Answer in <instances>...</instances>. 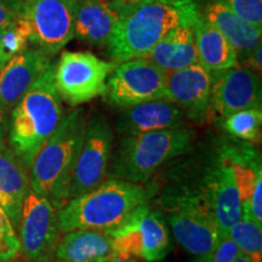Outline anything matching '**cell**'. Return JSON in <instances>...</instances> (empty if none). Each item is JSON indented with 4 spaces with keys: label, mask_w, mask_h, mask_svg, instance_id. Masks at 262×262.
Listing matches in <instances>:
<instances>
[{
    "label": "cell",
    "mask_w": 262,
    "mask_h": 262,
    "mask_svg": "<svg viewBox=\"0 0 262 262\" xmlns=\"http://www.w3.org/2000/svg\"><path fill=\"white\" fill-rule=\"evenodd\" d=\"M201 11L194 0H146L123 14L107 44L114 63L145 57L172 29L193 27Z\"/></svg>",
    "instance_id": "6da1fadb"
},
{
    "label": "cell",
    "mask_w": 262,
    "mask_h": 262,
    "mask_svg": "<svg viewBox=\"0 0 262 262\" xmlns=\"http://www.w3.org/2000/svg\"><path fill=\"white\" fill-rule=\"evenodd\" d=\"M54 66L39 77L10 112L8 146L27 170L64 116L54 84Z\"/></svg>",
    "instance_id": "7a4b0ae2"
},
{
    "label": "cell",
    "mask_w": 262,
    "mask_h": 262,
    "mask_svg": "<svg viewBox=\"0 0 262 262\" xmlns=\"http://www.w3.org/2000/svg\"><path fill=\"white\" fill-rule=\"evenodd\" d=\"M149 193L141 183L108 179L91 191L68 201L57 210L61 233L73 229L111 232L148 203Z\"/></svg>",
    "instance_id": "3957f363"
},
{
    "label": "cell",
    "mask_w": 262,
    "mask_h": 262,
    "mask_svg": "<svg viewBox=\"0 0 262 262\" xmlns=\"http://www.w3.org/2000/svg\"><path fill=\"white\" fill-rule=\"evenodd\" d=\"M85 124L81 110H73L63 116L56 131L38 150L28 168L31 188L48 198L57 210L70 201Z\"/></svg>",
    "instance_id": "277c9868"
},
{
    "label": "cell",
    "mask_w": 262,
    "mask_h": 262,
    "mask_svg": "<svg viewBox=\"0 0 262 262\" xmlns=\"http://www.w3.org/2000/svg\"><path fill=\"white\" fill-rule=\"evenodd\" d=\"M193 133L183 126L124 136L111 157L107 178L146 183L165 163L185 155Z\"/></svg>",
    "instance_id": "5b68a950"
},
{
    "label": "cell",
    "mask_w": 262,
    "mask_h": 262,
    "mask_svg": "<svg viewBox=\"0 0 262 262\" xmlns=\"http://www.w3.org/2000/svg\"><path fill=\"white\" fill-rule=\"evenodd\" d=\"M162 204L176 242L189 254L206 262L221 234L202 181L195 187L183 186L163 195Z\"/></svg>",
    "instance_id": "8992f818"
},
{
    "label": "cell",
    "mask_w": 262,
    "mask_h": 262,
    "mask_svg": "<svg viewBox=\"0 0 262 262\" xmlns=\"http://www.w3.org/2000/svg\"><path fill=\"white\" fill-rule=\"evenodd\" d=\"M116 64L91 52L63 51L54 66V84L58 96L75 107L104 95L107 79Z\"/></svg>",
    "instance_id": "52a82bcc"
},
{
    "label": "cell",
    "mask_w": 262,
    "mask_h": 262,
    "mask_svg": "<svg viewBox=\"0 0 262 262\" xmlns=\"http://www.w3.org/2000/svg\"><path fill=\"white\" fill-rule=\"evenodd\" d=\"M107 101L119 108L156 100H169L166 72L146 58H134L116 64L107 79Z\"/></svg>",
    "instance_id": "ba28073f"
},
{
    "label": "cell",
    "mask_w": 262,
    "mask_h": 262,
    "mask_svg": "<svg viewBox=\"0 0 262 262\" xmlns=\"http://www.w3.org/2000/svg\"><path fill=\"white\" fill-rule=\"evenodd\" d=\"M16 232L22 257L29 262L51 260L61 234L57 209L31 188L22 205Z\"/></svg>",
    "instance_id": "9c48e42d"
},
{
    "label": "cell",
    "mask_w": 262,
    "mask_h": 262,
    "mask_svg": "<svg viewBox=\"0 0 262 262\" xmlns=\"http://www.w3.org/2000/svg\"><path fill=\"white\" fill-rule=\"evenodd\" d=\"M114 253L130 255L147 262L163 260L169 253L165 221L148 203L137 208L122 226L108 232Z\"/></svg>",
    "instance_id": "30bf717a"
},
{
    "label": "cell",
    "mask_w": 262,
    "mask_h": 262,
    "mask_svg": "<svg viewBox=\"0 0 262 262\" xmlns=\"http://www.w3.org/2000/svg\"><path fill=\"white\" fill-rule=\"evenodd\" d=\"M78 0H27L24 17L31 31V44L54 56L74 38Z\"/></svg>",
    "instance_id": "8fae6325"
},
{
    "label": "cell",
    "mask_w": 262,
    "mask_h": 262,
    "mask_svg": "<svg viewBox=\"0 0 262 262\" xmlns=\"http://www.w3.org/2000/svg\"><path fill=\"white\" fill-rule=\"evenodd\" d=\"M112 129L104 118L95 117L86 120L74 166L70 199L91 191L106 180L112 157Z\"/></svg>",
    "instance_id": "7c38bea8"
},
{
    "label": "cell",
    "mask_w": 262,
    "mask_h": 262,
    "mask_svg": "<svg viewBox=\"0 0 262 262\" xmlns=\"http://www.w3.org/2000/svg\"><path fill=\"white\" fill-rule=\"evenodd\" d=\"M211 73V112L216 116L222 119L238 111L261 108L260 75L239 66Z\"/></svg>",
    "instance_id": "4fadbf2b"
},
{
    "label": "cell",
    "mask_w": 262,
    "mask_h": 262,
    "mask_svg": "<svg viewBox=\"0 0 262 262\" xmlns=\"http://www.w3.org/2000/svg\"><path fill=\"white\" fill-rule=\"evenodd\" d=\"M212 73L195 63L166 73L169 100L179 104L189 119L203 124L211 112Z\"/></svg>",
    "instance_id": "5bb4252c"
},
{
    "label": "cell",
    "mask_w": 262,
    "mask_h": 262,
    "mask_svg": "<svg viewBox=\"0 0 262 262\" xmlns=\"http://www.w3.org/2000/svg\"><path fill=\"white\" fill-rule=\"evenodd\" d=\"M202 185L224 238L229 228L242 219V205L233 171L220 153L205 170Z\"/></svg>",
    "instance_id": "9a60e30c"
},
{
    "label": "cell",
    "mask_w": 262,
    "mask_h": 262,
    "mask_svg": "<svg viewBox=\"0 0 262 262\" xmlns=\"http://www.w3.org/2000/svg\"><path fill=\"white\" fill-rule=\"evenodd\" d=\"M52 57L38 48H26L0 71V108L11 112L29 88L52 64Z\"/></svg>",
    "instance_id": "2e32d148"
},
{
    "label": "cell",
    "mask_w": 262,
    "mask_h": 262,
    "mask_svg": "<svg viewBox=\"0 0 262 262\" xmlns=\"http://www.w3.org/2000/svg\"><path fill=\"white\" fill-rule=\"evenodd\" d=\"M185 112L170 100H156L125 108L117 123V131L123 136L182 126Z\"/></svg>",
    "instance_id": "e0dca14e"
},
{
    "label": "cell",
    "mask_w": 262,
    "mask_h": 262,
    "mask_svg": "<svg viewBox=\"0 0 262 262\" xmlns=\"http://www.w3.org/2000/svg\"><path fill=\"white\" fill-rule=\"evenodd\" d=\"M227 139L221 143L219 153L227 160L233 171L241 198L242 216H244L256 180L262 176L261 155L254 143L234 137V140Z\"/></svg>",
    "instance_id": "ac0fdd59"
},
{
    "label": "cell",
    "mask_w": 262,
    "mask_h": 262,
    "mask_svg": "<svg viewBox=\"0 0 262 262\" xmlns=\"http://www.w3.org/2000/svg\"><path fill=\"white\" fill-rule=\"evenodd\" d=\"M120 16L106 0H78L74 17V38L90 45H107Z\"/></svg>",
    "instance_id": "d6986e66"
},
{
    "label": "cell",
    "mask_w": 262,
    "mask_h": 262,
    "mask_svg": "<svg viewBox=\"0 0 262 262\" xmlns=\"http://www.w3.org/2000/svg\"><path fill=\"white\" fill-rule=\"evenodd\" d=\"M201 15L231 42L237 51L238 61L248 57L261 42L262 29L244 21L220 0H210Z\"/></svg>",
    "instance_id": "ffe728a7"
},
{
    "label": "cell",
    "mask_w": 262,
    "mask_h": 262,
    "mask_svg": "<svg viewBox=\"0 0 262 262\" xmlns=\"http://www.w3.org/2000/svg\"><path fill=\"white\" fill-rule=\"evenodd\" d=\"M29 183L28 170L8 145L0 147V206L15 229L17 228L22 205L27 196Z\"/></svg>",
    "instance_id": "44dd1931"
},
{
    "label": "cell",
    "mask_w": 262,
    "mask_h": 262,
    "mask_svg": "<svg viewBox=\"0 0 262 262\" xmlns=\"http://www.w3.org/2000/svg\"><path fill=\"white\" fill-rule=\"evenodd\" d=\"M113 254L112 238L97 229H73L60 238L54 253L57 262H108Z\"/></svg>",
    "instance_id": "7402d4cb"
},
{
    "label": "cell",
    "mask_w": 262,
    "mask_h": 262,
    "mask_svg": "<svg viewBox=\"0 0 262 262\" xmlns=\"http://www.w3.org/2000/svg\"><path fill=\"white\" fill-rule=\"evenodd\" d=\"M143 58L158 66L166 73L198 63L192 27L182 26L172 29Z\"/></svg>",
    "instance_id": "603a6c76"
},
{
    "label": "cell",
    "mask_w": 262,
    "mask_h": 262,
    "mask_svg": "<svg viewBox=\"0 0 262 262\" xmlns=\"http://www.w3.org/2000/svg\"><path fill=\"white\" fill-rule=\"evenodd\" d=\"M192 29L198 63L210 72L224 71L238 66L239 61L235 49L222 33L202 15H199Z\"/></svg>",
    "instance_id": "cb8c5ba5"
},
{
    "label": "cell",
    "mask_w": 262,
    "mask_h": 262,
    "mask_svg": "<svg viewBox=\"0 0 262 262\" xmlns=\"http://www.w3.org/2000/svg\"><path fill=\"white\" fill-rule=\"evenodd\" d=\"M224 129L234 139L257 143L261 137V108H249L231 113L222 118Z\"/></svg>",
    "instance_id": "d4e9b609"
},
{
    "label": "cell",
    "mask_w": 262,
    "mask_h": 262,
    "mask_svg": "<svg viewBox=\"0 0 262 262\" xmlns=\"http://www.w3.org/2000/svg\"><path fill=\"white\" fill-rule=\"evenodd\" d=\"M227 235L251 261L262 262V226L249 217H242L229 228Z\"/></svg>",
    "instance_id": "484cf974"
},
{
    "label": "cell",
    "mask_w": 262,
    "mask_h": 262,
    "mask_svg": "<svg viewBox=\"0 0 262 262\" xmlns=\"http://www.w3.org/2000/svg\"><path fill=\"white\" fill-rule=\"evenodd\" d=\"M31 31L24 15L0 31V48L10 60L31 44Z\"/></svg>",
    "instance_id": "4316f807"
},
{
    "label": "cell",
    "mask_w": 262,
    "mask_h": 262,
    "mask_svg": "<svg viewBox=\"0 0 262 262\" xmlns=\"http://www.w3.org/2000/svg\"><path fill=\"white\" fill-rule=\"evenodd\" d=\"M19 254L17 232L4 209L0 206V261H6Z\"/></svg>",
    "instance_id": "83f0119b"
},
{
    "label": "cell",
    "mask_w": 262,
    "mask_h": 262,
    "mask_svg": "<svg viewBox=\"0 0 262 262\" xmlns=\"http://www.w3.org/2000/svg\"><path fill=\"white\" fill-rule=\"evenodd\" d=\"M235 15L262 29V0H220Z\"/></svg>",
    "instance_id": "f1b7e54d"
},
{
    "label": "cell",
    "mask_w": 262,
    "mask_h": 262,
    "mask_svg": "<svg viewBox=\"0 0 262 262\" xmlns=\"http://www.w3.org/2000/svg\"><path fill=\"white\" fill-rule=\"evenodd\" d=\"M27 0H0V31L24 15Z\"/></svg>",
    "instance_id": "f546056e"
},
{
    "label": "cell",
    "mask_w": 262,
    "mask_h": 262,
    "mask_svg": "<svg viewBox=\"0 0 262 262\" xmlns=\"http://www.w3.org/2000/svg\"><path fill=\"white\" fill-rule=\"evenodd\" d=\"M239 248L228 235L220 239L206 262H233L239 254Z\"/></svg>",
    "instance_id": "4dcf8cb0"
},
{
    "label": "cell",
    "mask_w": 262,
    "mask_h": 262,
    "mask_svg": "<svg viewBox=\"0 0 262 262\" xmlns=\"http://www.w3.org/2000/svg\"><path fill=\"white\" fill-rule=\"evenodd\" d=\"M242 217H249L257 225L262 226V176L256 180L254 191L249 201L247 214Z\"/></svg>",
    "instance_id": "1f68e13d"
},
{
    "label": "cell",
    "mask_w": 262,
    "mask_h": 262,
    "mask_svg": "<svg viewBox=\"0 0 262 262\" xmlns=\"http://www.w3.org/2000/svg\"><path fill=\"white\" fill-rule=\"evenodd\" d=\"M261 49H262V45L260 42V44L254 49L253 52L243 60L244 67L255 72V73L258 75L261 74V51H262Z\"/></svg>",
    "instance_id": "d6a6232c"
},
{
    "label": "cell",
    "mask_w": 262,
    "mask_h": 262,
    "mask_svg": "<svg viewBox=\"0 0 262 262\" xmlns=\"http://www.w3.org/2000/svg\"><path fill=\"white\" fill-rule=\"evenodd\" d=\"M143 2H146V0H112V2H108V3H110V5L112 6V8L116 10L120 16V14H123L124 11H126V10L133 8V6H135Z\"/></svg>",
    "instance_id": "836d02e7"
},
{
    "label": "cell",
    "mask_w": 262,
    "mask_h": 262,
    "mask_svg": "<svg viewBox=\"0 0 262 262\" xmlns=\"http://www.w3.org/2000/svg\"><path fill=\"white\" fill-rule=\"evenodd\" d=\"M10 113L0 108V147L6 145V136H8Z\"/></svg>",
    "instance_id": "e575fe53"
},
{
    "label": "cell",
    "mask_w": 262,
    "mask_h": 262,
    "mask_svg": "<svg viewBox=\"0 0 262 262\" xmlns=\"http://www.w3.org/2000/svg\"><path fill=\"white\" fill-rule=\"evenodd\" d=\"M108 262H139L136 257L130 256V255H125V254H120V253H114L112 254V256L110 257Z\"/></svg>",
    "instance_id": "d590c367"
},
{
    "label": "cell",
    "mask_w": 262,
    "mask_h": 262,
    "mask_svg": "<svg viewBox=\"0 0 262 262\" xmlns=\"http://www.w3.org/2000/svg\"><path fill=\"white\" fill-rule=\"evenodd\" d=\"M233 262H253L251 261V258L248 256V255H245L244 253H242V251H239V254L237 255V257L234 258Z\"/></svg>",
    "instance_id": "8d00e7d4"
},
{
    "label": "cell",
    "mask_w": 262,
    "mask_h": 262,
    "mask_svg": "<svg viewBox=\"0 0 262 262\" xmlns=\"http://www.w3.org/2000/svg\"><path fill=\"white\" fill-rule=\"evenodd\" d=\"M0 262H29V261H27L26 260V258H24L21 256V255H16L15 257H12V258H10V260H6V261H0Z\"/></svg>",
    "instance_id": "74e56055"
},
{
    "label": "cell",
    "mask_w": 262,
    "mask_h": 262,
    "mask_svg": "<svg viewBox=\"0 0 262 262\" xmlns=\"http://www.w3.org/2000/svg\"><path fill=\"white\" fill-rule=\"evenodd\" d=\"M8 61H9L8 57L5 56V54H4V52H3L2 48H0V71H2V68L4 67V64H5Z\"/></svg>",
    "instance_id": "f35d334b"
},
{
    "label": "cell",
    "mask_w": 262,
    "mask_h": 262,
    "mask_svg": "<svg viewBox=\"0 0 262 262\" xmlns=\"http://www.w3.org/2000/svg\"><path fill=\"white\" fill-rule=\"evenodd\" d=\"M42 262H57V261H55L54 258H51V260H47V261H42Z\"/></svg>",
    "instance_id": "ab89813d"
},
{
    "label": "cell",
    "mask_w": 262,
    "mask_h": 262,
    "mask_svg": "<svg viewBox=\"0 0 262 262\" xmlns=\"http://www.w3.org/2000/svg\"><path fill=\"white\" fill-rule=\"evenodd\" d=\"M157 262H158V261H157Z\"/></svg>",
    "instance_id": "60d3db41"
}]
</instances>
